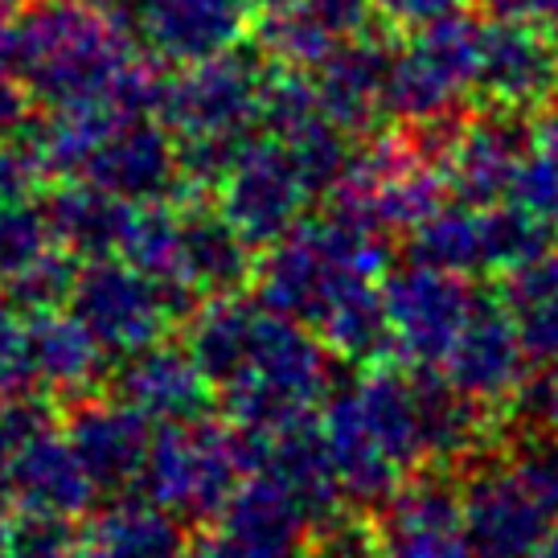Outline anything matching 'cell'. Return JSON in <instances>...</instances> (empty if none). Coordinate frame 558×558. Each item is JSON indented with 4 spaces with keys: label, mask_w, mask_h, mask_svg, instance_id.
<instances>
[{
    "label": "cell",
    "mask_w": 558,
    "mask_h": 558,
    "mask_svg": "<svg viewBox=\"0 0 558 558\" xmlns=\"http://www.w3.org/2000/svg\"><path fill=\"white\" fill-rule=\"evenodd\" d=\"M542 415H546V423L558 432V366H555V374L546 378V386H542Z\"/></svg>",
    "instance_id": "cell-40"
},
{
    "label": "cell",
    "mask_w": 558,
    "mask_h": 558,
    "mask_svg": "<svg viewBox=\"0 0 558 558\" xmlns=\"http://www.w3.org/2000/svg\"><path fill=\"white\" fill-rule=\"evenodd\" d=\"M469 4L472 0H374V21L386 25L390 34H411L448 13H464Z\"/></svg>",
    "instance_id": "cell-35"
},
{
    "label": "cell",
    "mask_w": 558,
    "mask_h": 558,
    "mask_svg": "<svg viewBox=\"0 0 558 558\" xmlns=\"http://www.w3.org/2000/svg\"><path fill=\"white\" fill-rule=\"evenodd\" d=\"M390 29H357L341 37V46L313 70L320 107L332 123H341L349 136H369L386 116V78L395 62Z\"/></svg>",
    "instance_id": "cell-19"
},
{
    "label": "cell",
    "mask_w": 558,
    "mask_h": 558,
    "mask_svg": "<svg viewBox=\"0 0 558 558\" xmlns=\"http://www.w3.org/2000/svg\"><path fill=\"white\" fill-rule=\"evenodd\" d=\"M296 558H386V522L374 506H337L313 518Z\"/></svg>",
    "instance_id": "cell-28"
},
{
    "label": "cell",
    "mask_w": 558,
    "mask_h": 558,
    "mask_svg": "<svg viewBox=\"0 0 558 558\" xmlns=\"http://www.w3.org/2000/svg\"><path fill=\"white\" fill-rule=\"evenodd\" d=\"M50 246L53 234L46 209L34 202H0V288H9Z\"/></svg>",
    "instance_id": "cell-30"
},
{
    "label": "cell",
    "mask_w": 558,
    "mask_h": 558,
    "mask_svg": "<svg viewBox=\"0 0 558 558\" xmlns=\"http://www.w3.org/2000/svg\"><path fill=\"white\" fill-rule=\"evenodd\" d=\"M0 558H9V542H4V522H0Z\"/></svg>",
    "instance_id": "cell-43"
},
{
    "label": "cell",
    "mask_w": 558,
    "mask_h": 558,
    "mask_svg": "<svg viewBox=\"0 0 558 558\" xmlns=\"http://www.w3.org/2000/svg\"><path fill=\"white\" fill-rule=\"evenodd\" d=\"M530 116L506 111V107L476 104L464 116V128L452 144V157L444 165V177L452 185V197L469 206H497L509 202L518 169L530 153Z\"/></svg>",
    "instance_id": "cell-14"
},
{
    "label": "cell",
    "mask_w": 558,
    "mask_h": 558,
    "mask_svg": "<svg viewBox=\"0 0 558 558\" xmlns=\"http://www.w3.org/2000/svg\"><path fill=\"white\" fill-rule=\"evenodd\" d=\"M320 21H329L337 34H357L374 21V0H304Z\"/></svg>",
    "instance_id": "cell-36"
},
{
    "label": "cell",
    "mask_w": 558,
    "mask_h": 558,
    "mask_svg": "<svg viewBox=\"0 0 558 558\" xmlns=\"http://www.w3.org/2000/svg\"><path fill=\"white\" fill-rule=\"evenodd\" d=\"M140 202H128L120 193L95 185L87 177H66L50 197L41 202L50 222L53 246L70 251L74 259H107L120 255L123 239L132 230Z\"/></svg>",
    "instance_id": "cell-21"
},
{
    "label": "cell",
    "mask_w": 558,
    "mask_h": 558,
    "mask_svg": "<svg viewBox=\"0 0 558 558\" xmlns=\"http://www.w3.org/2000/svg\"><path fill=\"white\" fill-rule=\"evenodd\" d=\"M29 337H34V374L37 390H46L58 402H78L104 390L111 378V353H107L90 329L78 316L62 308V313L29 316Z\"/></svg>",
    "instance_id": "cell-23"
},
{
    "label": "cell",
    "mask_w": 558,
    "mask_h": 558,
    "mask_svg": "<svg viewBox=\"0 0 558 558\" xmlns=\"http://www.w3.org/2000/svg\"><path fill=\"white\" fill-rule=\"evenodd\" d=\"M246 0H132L140 46L165 66H190L243 46Z\"/></svg>",
    "instance_id": "cell-16"
},
{
    "label": "cell",
    "mask_w": 558,
    "mask_h": 558,
    "mask_svg": "<svg viewBox=\"0 0 558 558\" xmlns=\"http://www.w3.org/2000/svg\"><path fill=\"white\" fill-rule=\"evenodd\" d=\"M530 349L497 292H481L469 325L444 357V378L493 415H522L530 407Z\"/></svg>",
    "instance_id": "cell-10"
},
{
    "label": "cell",
    "mask_w": 558,
    "mask_h": 558,
    "mask_svg": "<svg viewBox=\"0 0 558 558\" xmlns=\"http://www.w3.org/2000/svg\"><path fill=\"white\" fill-rule=\"evenodd\" d=\"M66 436L99 493L120 497L140 488L157 432H153V418H144L136 407H128L104 386L66 407Z\"/></svg>",
    "instance_id": "cell-13"
},
{
    "label": "cell",
    "mask_w": 558,
    "mask_h": 558,
    "mask_svg": "<svg viewBox=\"0 0 558 558\" xmlns=\"http://www.w3.org/2000/svg\"><path fill=\"white\" fill-rule=\"evenodd\" d=\"M530 558H558V522H555V530H550V534L542 538V546Z\"/></svg>",
    "instance_id": "cell-41"
},
{
    "label": "cell",
    "mask_w": 558,
    "mask_h": 558,
    "mask_svg": "<svg viewBox=\"0 0 558 558\" xmlns=\"http://www.w3.org/2000/svg\"><path fill=\"white\" fill-rule=\"evenodd\" d=\"M140 50L132 0H34L13 37V78L41 107L111 104Z\"/></svg>",
    "instance_id": "cell-1"
},
{
    "label": "cell",
    "mask_w": 558,
    "mask_h": 558,
    "mask_svg": "<svg viewBox=\"0 0 558 558\" xmlns=\"http://www.w3.org/2000/svg\"><path fill=\"white\" fill-rule=\"evenodd\" d=\"M407 255L418 263H432V267L460 271V276H488L481 206H469L460 197L439 206L427 222H418L407 234Z\"/></svg>",
    "instance_id": "cell-26"
},
{
    "label": "cell",
    "mask_w": 558,
    "mask_h": 558,
    "mask_svg": "<svg viewBox=\"0 0 558 558\" xmlns=\"http://www.w3.org/2000/svg\"><path fill=\"white\" fill-rule=\"evenodd\" d=\"M485 13L501 21H530L558 34V0H485Z\"/></svg>",
    "instance_id": "cell-37"
},
{
    "label": "cell",
    "mask_w": 558,
    "mask_h": 558,
    "mask_svg": "<svg viewBox=\"0 0 558 558\" xmlns=\"http://www.w3.org/2000/svg\"><path fill=\"white\" fill-rule=\"evenodd\" d=\"M78 263L70 251L62 246H50L41 259H34L25 271H21L9 288H0L4 300L25 316H41V313H62L70 308V292H74V279H78Z\"/></svg>",
    "instance_id": "cell-29"
},
{
    "label": "cell",
    "mask_w": 558,
    "mask_h": 558,
    "mask_svg": "<svg viewBox=\"0 0 558 558\" xmlns=\"http://www.w3.org/2000/svg\"><path fill=\"white\" fill-rule=\"evenodd\" d=\"M558 95V34L530 21L488 17L481 29L476 99L534 116Z\"/></svg>",
    "instance_id": "cell-11"
},
{
    "label": "cell",
    "mask_w": 558,
    "mask_h": 558,
    "mask_svg": "<svg viewBox=\"0 0 558 558\" xmlns=\"http://www.w3.org/2000/svg\"><path fill=\"white\" fill-rule=\"evenodd\" d=\"M25 128H29V90L9 74L0 78V140L17 136Z\"/></svg>",
    "instance_id": "cell-38"
},
{
    "label": "cell",
    "mask_w": 558,
    "mask_h": 558,
    "mask_svg": "<svg viewBox=\"0 0 558 558\" xmlns=\"http://www.w3.org/2000/svg\"><path fill=\"white\" fill-rule=\"evenodd\" d=\"M58 399L41 395V390H25V395H0V481L9 485V464L17 460L41 432L58 427Z\"/></svg>",
    "instance_id": "cell-31"
},
{
    "label": "cell",
    "mask_w": 558,
    "mask_h": 558,
    "mask_svg": "<svg viewBox=\"0 0 558 558\" xmlns=\"http://www.w3.org/2000/svg\"><path fill=\"white\" fill-rule=\"evenodd\" d=\"M190 546L185 522L144 493H120L111 506L90 513L78 534L83 558H181Z\"/></svg>",
    "instance_id": "cell-24"
},
{
    "label": "cell",
    "mask_w": 558,
    "mask_h": 558,
    "mask_svg": "<svg viewBox=\"0 0 558 558\" xmlns=\"http://www.w3.org/2000/svg\"><path fill=\"white\" fill-rule=\"evenodd\" d=\"M341 37L345 34H337L329 21L316 17L304 0H292V4H279V9L259 17V25H255V50L267 58V66L308 70L313 74L341 46Z\"/></svg>",
    "instance_id": "cell-27"
},
{
    "label": "cell",
    "mask_w": 558,
    "mask_h": 558,
    "mask_svg": "<svg viewBox=\"0 0 558 558\" xmlns=\"http://www.w3.org/2000/svg\"><path fill=\"white\" fill-rule=\"evenodd\" d=\"M246 472H255V444L227 415L160 423L140 476V493L181 522H214Z\"/></svg>",
    "instance_id": "cell-4"
},
{
    "label": "cell",
    "mask_w": 558,
    "mask_h": 558,
    "mask_svg": "<svg viewBox=\"0 0 558 558\" xmlns=\"http://www.w3.org/2000/svg\"><path fill=\"white\" fill-rule=\"evenodd\" d=\"M259 50L234 46L227 53H214L190 66H177L165 87L157 120L173 132L177 140L197 136H251L259 128L263 111V70Z\"/></svg>",
    "instance_id": "cell-7"
},
{
    "label": "cell",
    "mask_w": 558,
    "mask_h": 558,
    "mask_svg": "<svg viewBox=\"0 0 558 558\" xmlns=\"http://www.w3.org/2000/svg\"><path fill=\"white\" fill-rule=\"evenodd\" d=\"M383 296L395 337V362L411 369H439L460 329L469 325L481 292L472 288V276L411 259L386 271Z\"/></svg>",
    "instance_id": "cell-8"
},
{
    "label": "cell",
    "mask_w": 558,
    "mask_h": 558,
    "mask_svg": "<svg viewBox=\"0 0 558 558\" xmlns=\"http://www.w3.org/2000/svg\"><path fill=\"white\" fill-rule=\"evenodd\" d=\"M9 488L17 509H41L58 518L90 513L99 485L90 481L87 464L78 460L66 427H50L9 464Z\"/></svg>",
    "instance_id": "cell-22"
},
{
    "label": "cell",
    "mask_w": 558,
    "mask_h": 558,
    "mask_svg": "<svg viewBox=\"0 0 558 558\" xmlns=\"http://www.w3.org/2000/svg\"><path fill=\"white\" fill-rule=\"evenodd\" d=\"M522 332L534 366H558V251H542L497 276L493 288Z\"/></svg>",
    "instance_id": "cell-25"
},
{
    "label": "cell",
    "mask_w": 558,
    "mask_h": 558,
    "mask_svg": "<svg viewBox=\"0 0 558 558\" xmlns=\"http://www.w3.org/2000/svg\"><path fill=\"white\" fill-rule=\"evenodd\" d=\"M83 177L128 202H165L181 185L177 136L157 116H123L95 148Z\"/></svg>",
    "instance_id": "cell-20"
},
{
    "label": "cell",
    "mask_w": 558,
    "mask_h": 558,
    "mask_svg": "<svg viewBox=\"0 0 558 558\" xmlns=\"http://www.w3.org/2000/svg\"><path fill=\"white\" fill-rule=\"evenodd\" d=\"M472 558H530L558 522V464L530 436H513L460 469Z\"/></svg>",
    "instance_id": "cell-3"
},
{
    "label": "cell",
    "mask_w": 558,
    "mask_h": 558,
    "mask_svg": "<svg viewBox=\"0 0 558 558\" xmlns=\"http://www.w3.org/2000/svg\"><path fill=\"white\" fill-rule=\"evenodd\" d=\"M70 313L90 329V337L111 357H132L140 349L165 341L173 325H185L193 308L173 296L160 279L140 271L136 263L107 255V259H83L78 279L70 292Z\"/></svg>",
    "instance_id": "cell-6"
},
{
    "label": "cell",
    "mask_w": 558,
    "mask_h": 558,
    "mask_svg": "<svg viewBox=\"0 0 558 558\" xmlns=\"http://www.w3.org/2000/svg\"><path fill=\"white\" fill-rule=\"evenodd\" d=\"M308 525L313 509L276 472L255 469L239 481L222 513L214 518V534L239 558H296Z\"/></svg>",
    "instance_id": "cell-17"
},
{
    "label": "cell",
    "mask_w": 558,
    "mask_h": 558,
    "mask_svg": "<svg viewBox=\"0 0 558 558\" xmlns=\"http://www.w3.org/2000/svg\"><path fill=\"white\" fill-rule=\"evenodd\" d=\"M107 390L153 423L202 418L214 411V399H218V390L202 362L193 357V349L173 345V341H157V345L123 357L120 369H111Z\"/></svg>",
    "instance_id": "cell-15"
},
{
    "label": "cell",
    "mask_w": 558,
    "mask_h": 558,
    "mask_svg": "<svg viewBox=\"0 0 558 558\" xmlns=\"http://www.w3.org/2000/svg\"><path fill=\"white\" fill-rule=\"evenodd\" d=\"M481 29L485 21L469 13H448L411 29L407 41L395 46L386 78V116L399 123H427L464 111V99L476 95Z\"/></svg>",
    "instance_id": "cell-5"
},
{
    "label": "cell",
    "mask_w": 558,
    "mask_h": 558,
    "mask_svg": "<svg viewBox=\"0 0 558 558\" xmlns=\"http://www.w3.org/2000/svg\"><path fill=\"white\" fill-rule=\"evenodd\" d=\"M386 558H472L460 472L427 464L386 501Z\"/></svg>",
    "instance_id": "cell-12"
},
{
    "label": "cell",
    "mask_w": 558,
    "mask_h": 558,
    "mask_svg": "<svg viewBox=\"0 0 558 558\" xmlns=\"http://www.w3.org/2000/svg\"><path fill=\"white\" fill-rule=\"evenodd\" d=\"M173 202L181 206V263H177L181 288L197 304L251 288L259 251L222 214L218 197H173Z\"/></svg>",
    "instance_id": "cell-18"
},
{
    "label": "cell",
    "mask_w": 558,
    "mask_h": 558,
    "mask_svg": "<svg viewBox=\"0 0 558 558\" xmlns=\"http://www.w3.org/2000/svg\"><path fill=\"white\" fill-rule=\"evenodd\" d=\"M313 197L316 193L292 157V148L259 132L246 140L239 160L230 165L227 181L218 190V206L246 243L255 251H267L304 222Z\"/></svg>",
    "instance_id": "cell-9"
},
{
    "label": "cell",
    "mask_w": 558,
    "mask_h": 558,
    "mask_svg": "<svg viewBox=\"0 0 558 558\" xmlns=\"http://www.w3.org/2000/svg\"><path fill=\"white\" fill-rule=\"evenodd\" d=\"M46 177L50 169L37 153L34 128L0 140V202H29Z\"/></svg>",
    "instance_id": "cell-34"
},
{
    "label": "cell",
    "mask_w": 558,
    "mask_h": 558,
    "mask_svg": "<svg viewBox=\"0 0 558 558\" xmlns=\"http://www.w3.org/2000/svg\"><path fill=\"white\" fill-rule=\"evenodd\" d=\"M279 4H292V0H246V9H259V13H271Z\"/></svg>",
    "instance_id": "cell-42"
},
{
    "label": "cell",
    "mask_w": 558,
    "mask_h": 558,
    "mask_svg": "<svg viewBox=\"0 0 558 558\" xmlns=\"http://www.w3.org/2000/svg\"><path fill=\"white\" fill-rule=\"evenodd\" d=\"M21 13H25L21 0H0V78L13 74V37H17Z\"/></svg>",
    "instance_id": "cell-39"
},
{
    "label": "cell",
    "mask_w": 558,
    "mask_h": 558,
    "mask_svg": "<svg viewBox=\"0 0 558 558\" xmlns=\"http://www.w3.org/2000/svg\"><path fill=\"white\" fill-rule=\"evenodd\" d=\"M78 534L83 525H74V518H58L41 509H17L4 522L9 558H74Z\"/></svg>",
    "instance_id": "cell-32"
},
{
    "label": "cell",
    "mask_w": 558,
    "mask_h": 558,
    "mask_svg": "<svg viewBox=\"0 0 558 558\" xmlns=\"http://www.w3.org/2000/svg\"><path fill=\"white\" fill-rule=\"evenodd\" d=\"M386 271H390V243L383 230L357 227L325 209L320 218H304L276 246L259 251L251 288L267 308L316 332V325L349 292L383 283Z\"/></svg>",
    "instance_id": "cell-2"
},
{
    "label": "cell",
    "mask_w": 558,
    "mask_h": 558,
    "mask_svg": "<svg viewBox=\"0 0 558 558\" xmlns=\"http://www.w3.org/2000/svg\"><path fill=\"white\" fill-rule=\"evenodd\" d=\"M25 390H37L29 316L17 313L0 292V395H25Z\"/></svg>",
    "instance_id": "cell-33"
}]
</instances>
